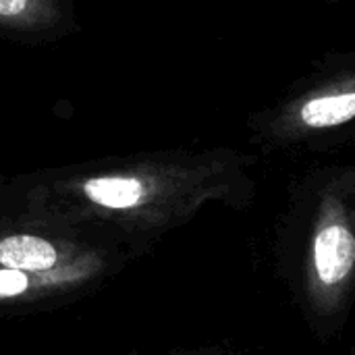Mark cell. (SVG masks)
I'll use <instances>...</instances> for the list:
<instances>
[{
  "label": "cell",
  "mask_w": 355,
  "mask_h": 355,
  "mask_svg": "<svg viewBox=\"0 0 355 355\" xmlns=\"http://www.w3.org/2000/svg\"><path fill=\"white\" fill-rule=\"evenodd\" d=\"M56 248L35 235H10L0 239V264L19 272H46L56 266Z\"/></svg>",
  "instance_id": "cell-2"
},
{
  "label": "cell",
  "mask_w": 355,
  "mask_h": 355,
  "mask_svg": "<svg viewBox=\"0 0 355 355\" xmlns=\"http://www.w3.org/2000/svg\"><path fill=\"white\" fill-rule=\"evenodd\" d=\"M27 8V0H0V17H17Z\"/></svg>",
  "instance_id": "cell-6"
},
{
  "label": "cell",
  "mask_w": 355,
  "mask_h": 355,
  "mask_svg": "<svg viewBox=\"0 0 355 355\" xmlns=\"http://www.w3.org/2000/svg\"><path fill=\"white\" fill-rule=\"evenodd\" d=\"M354 112L355 94L354 92H345L339 96H324V98L310 100L302 108V121L308 127L324 129V127H335V125L352 121Z\"/></svg>",
  "instance_id": "cell-4"
},
{
  "label": "cell",
  "mask_w": 355,
  "mask_h": 355,
  "mask_svg": "<svg viewBox=\"0 0 355 355\" xmlns=\"http://www.w3.org/2000/svg\"><path fill=\"white\" fill-rule=\"evenodd\" d=\"M29 287H31V279L27 272L0 268V300L23 295Z\"/></svg>",
  "instance_id": "cell-5"
},
{
  "label": "cell",
  "mask_w": 355,
  "mask_h": 355,
  "mask_svg": "<svg viewBox=\"0 0 355 355\" xmlns=\"http://www.w3.org/2000/svg\"><path fill=\"white\" fill-rule=\"evenodd\" d=\"M355 264L354 233L339 223L322 227L312 245V266L316 281L327 287H339L352 275Z\"/></svg>",
  "instance_id": "cell-1"
},
{
  "label": "cell",
  "mask_w": 355,
  "mask_h": 355,
  "mask_svg": "<svg viewBox=\"0 0 355 355\" xmlns=\"http://www.w3.org/2000/svg\"><path fill=\"white\" fill-rule=\"evenodd\" d=\"M85 196L104 208H112V210H127L137 206L144 196H146V187L139 179H131V177H100V179H92L83 185Z\"/></svg>",
  "instance_id": "cell-3"
}]
</instances>
